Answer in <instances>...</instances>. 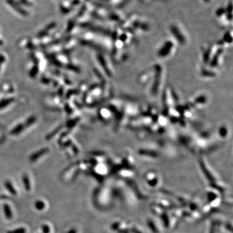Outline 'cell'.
Listing matches in <instances>:
<instances>
[{
    "label": "cell",
    "instance_id": "6da1fadb",
    "mask_svg": "<svg viewBox=\"0 0 233 233\" xmlns=\"http://www.w3.org/2000/svg\"><path fill=\"white\" fill-rule=\"evenodd\" d=\"M202 1L205 3H209L212 2V1H213V0H202Z\"/></svg>",
    "mask_w": 233,
    "mask_h": 233
}]
</instances>
